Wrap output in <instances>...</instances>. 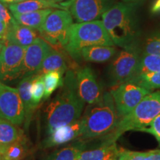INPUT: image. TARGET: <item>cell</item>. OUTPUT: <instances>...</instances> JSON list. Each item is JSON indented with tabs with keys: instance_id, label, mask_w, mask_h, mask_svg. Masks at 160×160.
<instances>
[{
	"instance_id": "cell-1",
	"label": "cell",
	"mask_w": 160,
	"mask_h": 160,
	"mask_svg": "<svg viewBox=\"0 0 160 160\" xmlns=\"http://www.w3.org/2000/svg\"><path fill=\"white\" fill-rule=\"evenodd\" d=\"M85 102L78 94L75 73L65 72L60 91L46 108L45 121L48 133L62 125L77 121L82 117Z\"/></svg>"
},
{
	"instance_id": "cell-2",
	"label": "cell",
	"mask_w": 160,
	"mask_h": 160,
	"mask_svg": "<svg viewBox=\"0 0 160 160\" xmlns=\"http://www.w3.org/2000/svg\"><path fill=\"white\" fill-rule=\"evenodd\" d=\"M102 22L115 45L125 48L134 44L139 34L133 7L118 3L102 15Z\"/></svg>"
},
{
	"instance_id": "cell-3",
	"label": "cell",
	"mask_w": 160,
	"mask_h": 160,
	"mask_svg": "<svg viewBox=\"0 0 160 160\" xmlns=\"http://www.w3.org/2000/svg\"><path fill=\"white\" fill-rule=\"evenodd\" d=\"M85 122L82 140L105 137L112 133L119 122V117L114 101L110 92H104L99 102L89 105L82 117Z\"/></svg>"
},
{
	"instance_id": "cell-4",
	"label": "cell",
	"mask_w": 160,
	"mask_h": 160,
	"mask_svg": "<svg viewBox=\"0 0 160 160\" xmlns=\"http://www.w3.org/2000/svg\"><path fill=\"white\" fill-rule=\"evenodd\" d=\"M159 114L160 91L151 92L129 113L119 119L114 131L107 135L102 142H114L125 132L146 128Z\"/></svg>"
},
{
	"instance_id": "cell-5",
	"label": "cell",
	"mask_w": 160,
	"mask_h": 160,
	"mask_svg": "<svg viewBox=\"0 0 160 160\" xmlns=\"http://www.w3.org/2000/svg\"><path fill=\"white\" fill-rule=\"evenodd\" d=\"M93 45H115L101 20L73 23L69 30L68 41L64 48L75 59H79L84 48Z\"/></svg>"
},
{
	"instance_id": "cell-6",
	"label": "cell",
	"mask_w": 160,
	"mask_h": 160,
	"mask_svg": "<svg viewBox=\"0 0 160 160\" xmlns=\"http://www.w3.org/2000/svg\"><path fill=\"white\" fill-rule=\"evenodd\" d=\"M141 54L135 44L123 48L117 53L108 68L111 85L117 86L127 82L134 77Z\"/></svg>"
},
{
	"instance_id": "cell-7",
	"label": "cell",
	"mask_w": 160,
	"mask_h": 160,
	"mask_svg": "<svg viewBox=\"0 0 160 160\" xmlns=\"http://www.w3.org/2000/svg\"><path fill=\"white\" fill-rule=\"evenodd\" d=\"M73 20L71 14L66 10L53 9L39 32L51 45L65 48L68 41L69 30L73 24Z\"/></svg>"
},
{
	"instance_id": "cell-8",
	"label": "cell",
	"mask_w": 160,
	"mask_h": 160,
	"mask_svg": "<svg viewBox=\"0 0 160 160\" xmlns=\"http://www.w3.org/2000/svg\"><path fill=\"white\" fill-rule=\"evenodd\" d=\"M151 92L131 82L114 86L110 93L113 97L119 119L129 113Z\"/></svg>"
},
{
	"instance_id": "cell-9",
	"label": "cell",
	"mask_w": 160,
	"mask_h": 160,
	"mask_svg": "<svg viewBox=\"0 0 160 160\" xmlns=\"http://www.w3.org/2000/svg\"><path fill=\"white\" fill-rule=\"evenodd\" d=\"M0 119L17 125L25 122V111L17 88L0 82Z\"/></svg>"
},
{
	"instance_id": "cell-10",
	"label": "cell",
	"mask_w": 160,
	"mask_h": 160,
	"mask_svg": "<svg viewBox=\"0 0 160 160\" xmlns=\"http://www.w3.org/2000/svg\"><path fill=\"white\" fill-rule=\"evenodd\" d=\"M77 22L98 20L110 8V0H67L61 2Z\"/></svg>"
},
{
	"instance_id": "cell-11",
	"label": "cell",
	"mask_w": 160,
	"mask_h": 160,
	"mask_svg": "<svg viewBox=\"0 0 160 160\" xmlns=\"http://www.w3.org/2000/svg\"><path fill=\"white\" fill-rule=\"evenodd\" d=\"M25 48L5 41L0 53V82L10 81L20 77Z\"/></svg>"
},
{
	"instance_id": "cell-12",
	"label": "cell",
	"mask_w": 160,
	"mask_h": 160,
	"mask_svg": "<svg viewBox=\"0 0 160 160\" xmlns=\"http://www.w3.org/2000/svg\"><path fill=\"white\" fill-rule=\"evenodd\" d=\"M74 73L78 94L84 102L88 105L99 102L102 99L104 92L93 70L85 66Z\"/></svg>"
},
{
	"instance_id": "cell-13",
	"label": "cell",
	"mask_w": 160,
	"mask_h": 160,
	"mask_svg": "<svg viewBox=\"0 0 160 160\" xmlns=\"http://www.w3.org/2000/svg\"><path fill=\"white\" fill-rule=\"evenodd\" d=\"M51 48L52 46L48 42L40 37H38L31 45L26 48L20 77L37 75Z\"/></svg>"
},
{
	"instance_id": "cell-14",
	"label": "cell",
	"mask_w": 160,
	"mask_h": 160,
	"mask_svg": "<svg viewBox=\"0 0 160 160\" xmlns=\"http://www.w3.org/2000/svg\"><path fill=\"white\" fill-rule=\"evenodd\" d=\"M85 128L82 117L77 121L66 125L58 127L49 133L42 143L43 148H51L65 144H68L77 139H81Z\"/></svg>"
},
{
	"instance_id": "cell-15",
	"label": "cell",
	"mask_w": 160,
	"mask_h": 160,
	"mask_svg": "<svg viewBox=\"0 0 160 160\" xmlns=\"http://www.w3.org/2000/svg\"><path fill=\"white\" fill-rule=\"evenodd\" d=\"M38 37L36 30L26 27L16 21L8 26L5 41L11 42L25 49Z\"/></svg>"
},
{
	"instance_id": "cell-16",
	"label": "cell",
	"mask_w": 160,
	"mask_h": 160,
	"mask_svg": "<svg viewBox=\"0 0 160 160\" xmlns=\"http://www.w3.org/2000/svg\"><path fill=\"white\" fill-rule=\"evenodd\" d=\"M119 151L116 142H102L99 147L82 151L77 160H117Z\"/></svg>"
},
{
	"instance_id": "cell-17",
	"label": "cell",
	"mask_w": 160,
	"mask_h": 160,
	"mask_svg": "<svg viewBox=\"0 0 160 160\" xmlns=\"http://www.w3.org/2000/svg\"><path fill=\"white\" fill-rule=\"evenodd\" d=\"M117 49L114 45H93L84 48L80 52V57L90 62H105L117 55Z\"/></svg>"
},
{
	"instance_id": "cell-18",
	"label": "cell",
	"mask_w": 160,
	"mask_h": 160,
	"mask_svg": "<svg viewBox=\"0 0 160 160\" xmlns=\"http://www.w3.org/2000/svg\"><path fill=\"white\" fill-rule=\"evenodd\" d=\"M35 76L36 75L27 76V77L22 78L17 88L24 106V111H25L24 125H25V128H28L33 112L37 108L32 101L31 93V86Z\"/></svg>"
},
{
	"instance_id": "cell-19",
	"label": "cell",
	"mask_w": 160,
	"mask_h": 160,
	"mask_svg": "<svg viewBox=\"0 0 160 160\" xmlns=\"http://www.w3.org/2000/svg\"><path fill=\"white\" fill-rule=\"evenodd\" d=\"M7 7L12 13H31L48 8L65 10L61 3L53 2L49 0H27L19 3L8 5Z\"/></svg>"
},
{
	"instance_id": "cell-20",
	"label": "cell",
	"mask_w": 160,
	"mask_h": 160,
	"mask_svg": "<svg viewBox=\"0 0 160 160\" xmlns=\"http://www.w3.org/2000/svg\"><path fill=\"white\" fill-rule=\"evenodd\" d=\"M25 140L27 138L24 131L17 125L7 120L0 119V151L6 146Z\"/></svg>"
},
{
	"instance_id": "cell-21",
	"label": "cell",
	"mask_w": 160,
	"mask_h": 160,
	"mask_svg": "<svg viewBox=\"0 0 160 160\" xmlns=\"http://www.w3.org/2000/svg\"><path fill=\"white\" fill-rule=\"evenodd\" d=\"M67 69L68 66L64 55L52 47L42 62L37 74L44 75L50 71H60L65 73Z\"/></svg>"
},
{
	"instance_id": "cell-22",
	"label": "cell",
	"mask_w": 160,
	"mask_h": 160,
	"mask_svg": "<svg viewBox=\"0 0 160 160\" xmlns=\"http://www.w3.org/2000/svg\"><path fill=\"white\" fill-rule=\"evenodd\" d=\"M53 8H48L31 12V13H12V14L18 23L39 31L45 22L46 18L53 11Z\"/></svg>"
},
{
	"instance_id": "cell-23",
	"label": "cell",
	"mask_w": 160,
	"mask_h": 160,
	"mask_svg": "<svg viewBox=\"0 0 160 160\" xmlns=\"http://www.w3.org/2000/svg\"><path fill=\"white\" fill-rule=\"evenodd\" d=\"M86 148V143L81 140L53 151L42 160H77L80 153L85 150Z\"/></svg>"
},
{
	"instance_id": "cell-24",
	"label": "cell",
	"mask_w": 160,
	"mask_h": 160,
	"mask_svg": "<svg viewBox=\"0 0 160 160\" xmlns=\"http://www.w3.org/2000/svg\"><path fill=\"white\" fill-rule=\"evenodd\" d=\"M2 160H24L29 153L28 140L17 142L4 148L0 151Z\"/></svg>"
},
{
	"instance_id": "cell-25",
	"label": "cell",
	"mask_w": 160,
	"mask_h": 160,
	"mask_svg": "<svg viewBox=\"0 0 160 160\" xmlns=\"http://www.w3.org/2000/svg\"><path fill=\"white\" fill-rule=\"evenodd\" d=\"M158 72H160V56L142 53L134 77Z\"/></svg>"
},
{
	"instance_id": "cell-26",
	"label": "cell",
	"mask_w": 160,
	"mask_h": 160,
	"mask_svg": "<svg viewBox=\"0 0 160 160\" xmlns=\"http://www.w3.org/2000/svg\"><path fill=\"white\" fill-rule=\"evenodd\" d=\"M64 73L60 71H50L43 75L45 83V96L44 99H47L52 93L63 84Z\"/></svg>"
},
{
	"instance_id": "cell-27",
	"label": "cell",
	"mask_w": 160,
	"mask_h": 160,
	"mask_svg": "<svg viewBox=\"0 0 160 160\" xmlns=\"http://www.w3.org/2000/svg\"><path fill=\"white\" fill-rule=\"evenodd\" d=\"M129 82L145 88L150 91L160 89V72L136 76Z\"/></svg>"
},
{
	"instance_id": "cell-28",
	"label": "cell",
	"mask_w": 160,
	"mask_h": 160,
	"mask_svg": "<svg viewBox=\"0 0 160 160\" xmlns=\"http://www.w3.org/2000/svg\"><path fill=\"white\" fill-rule=\"evenodd\" d=\"M117 160H160V150L139 152L120 150Z\"/></svg>"
},
{
	"instance_id": "cell-29",
	"label": "cell",
	"mask_w": 160,
	"mask_h": 160,
	"mask_svg": "<svg viewBox=\"0 0 160 160\" xmlns=\"http://www.w3.org/2000/svg\"><path fill=\"white\" fill-rule=\"evenodd\" d=\"M31 93L33 105L37 108L45 96V83L43 75L37 74L35 76L31 86Z\"/></svg>"
},
{
	"instance_id": "cell-30",
	"label": "cell",
	"mask_w": 160,
	"mask_h": 160,
	"mask_svg": "<svg viewBox=\"0 0 160 160\" xmlns=\"http://www.w3.org/2000/svg\"><path fill=\"white\" fill-rule=\"evenodd\" d=\"M142 53L160 56V32L146 38L143 44Z\"/></svg>"
},
{
	"instance_id": "cell-31",
	"label": "cell",
	"mask_w": 160,
	"mask_h": 160,
	"mask_svg": "<svg viewBox=\"0 0 160 160\" xmlns=\"http://www.w3.org/2000/svg\"><path fill=\"white\" fill-rule=\"evenodd\" d=\"M148 126L149 128H143L139 131L146 132V133L152 134L153 137H155L158 142L160 143V114L156 117Z\"/></svg>"
},
{
	"instance_id": "cell-32",
	"label": "cell",
	"mask_w": 160,
	"mask_h": 160,
	"mask_svg": "<svg viewBox=\"0 0 160 160\" xmlns=\"http://www.w3.org/2000/svg\"><path fill=\"white\" fill-rule=\"evenodd\" d=\"M0 22H2L10 25L16 22L11 11L5 5L0 2Z\"/></svg>"
},
{
	"instance_id": "cell-33",
	"label": "cell",
	"mask_w": 160,
	"mask_h": 160,
	"mask_svg": "<svg viewBox=\"0 0 160 160\" xmlns=\"http://www.w3.org/2000/svg\"><path fill=\"white\" fill-rule=\"evenodd\" d=\"M8 26L9 25L8 24L0 22V41H5Z\"/></svg>"
},
{
	"instance_id": "cell-34",
	"label": "cell",
	"mask_w": 160,
	"mask_h": 160,
	"mask_svg": "<svg viewBox=\"0 0 160 160\" xmlns=\"http://www.w3.org/2000/svg\"><path fill=\"white\" fill-rule=\"evenodd\" d=\"M151 12L154 14H160V0H155L151 7Z\"/></svg>"
},
{
	"instance_id": "cell-35",
	"label": "cell",
	"mask_w": 160,
	"mask_h": 160,
	"mask_svg": "<svg viewBox=\"0 0 160 160\" xmlns=\"http://www.w3.org/2000/svg\"><path fill=\"white\" fill-rule=\"evenodd\" d=\"M27 1V0H0L2 3H3L4 5L6 6L8 5H11V4H15V3H19L22 2Z\"/></svg>"
},
{
	"instance_id": "cell-36",
	"label": "cell",
	"mask_w": 160,
	"mask_h": 160,
	"mask_svg": "<svg viewBox=\"0 0 160 160\" xmlns=\"http://www.w3.org/2000/svg\"><path fill=\"white\" fill-rule=\"evenodd\" d=\"M49 1L53 2H56V3H61L62 2L67 1V0H49Z\"/></svg>"
},
{
	"instance_id": "cell-37",
	"label": "cell",
	"mask_w": 160,
	"mask_h": 160,
	"mask_svg": "<svg viewBox=\"0 0 160 160\" xmlns=\"http://www.w3.org/2000/svg\"><path fill=\"white\" fill-rule=\"evenodd\" d=\"M4 45H5V41H0V53H1V51L2 50Z\"/></svg>"
},
{
	"instance_id": "cell-38",
	"label": "cell",
	"mask_w": 160,
	"mask_h": 160,
	"mask_svg": "<svg viewBox=\"0 0 160 160\" xmlns=\"http://www.w3.org/2000/svg\"><path fill=\"white\" fill-rule=\"evenodd\" d=\"M0 160H2V156L1 153H0Z\"/></svg>"
},
{
	"instance_id": "cell-39",
	"label": "cell",
	"mask_w": 160,
	"mask_h": 160,
	"mask_svg": "<svg viewBox=\"0 0 160 160\" xmlns=\"http://www.w3.org/2000/svg\"><path fill=\"white\" fill-rule=\"evenodd\" d=\"M125 1H133V0H125Z\"/></svg>"
},
{
	"instance_id": "cell-40",
	"label": "cell",
	"mask_w": 160,
	"mask_h": 160,
	"mask_svg": "<svg viewBox=\"0 0 160 160\" xmlns=\"http://www.w3.org/2000/svg\"><path fill=\"white\" fill-rule=\"evenodd\" d=\"M24 160H30V159H25Z\"/></svg>"
},
{
	"instance_id": "cell-41",
	"label": "cell",
	"mask_w": 160,
	"mask_h": 160,
	"mask_svg": "<svg viewBox=\"0 0 160 160\" xmlns=\"http://www.w3.org/2000/svg\"><path fill=\"white\" fill-rule=\"evenodd\" d=\"M159 147H160V143H159Z\"/></svg>"
}]
</instances>
